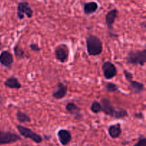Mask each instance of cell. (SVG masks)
<instances>
[{
    "label": "cell",
    "mask_w": 146,
    "mask_h": 146,
    "mask_svg": "<svg viewBox=\"0 0 146 146\" xmlns=\"http://www.w3.org/2000/svg\"><path fill=\"white\" fill-rule=\"evenodd\" d=\"M101 111L107 115L116 118V119H122L126 118L128 115V111L123 108H115L111 104L110 99L107 98H104L101 101Z\"/></svg>",
    "instance_id": "6da1fadb"
},
{
    "label": "cell",
    "mask_w": 146,
    "mask_h": 146,
    "mask_svg": "<svg viewBox=\"0 0 146 146\" xmlns=\"http://www.w3.org/2000/svg\"><path fill=\"white\" fill-rule=\"evenodd\" d=\"M86 51L89 56H98L103 52L104 45L99 37L94 34H89L87 36L86 39Z\"/></svg>",
    "instance_id": "7a4b0ae2"
},
{
    "label": "cell",
    "mask_w": 146,
    "mask_h": 146,
    "mask_svg": "<svg viewBox=\"0 0 146 146\" xmlns=\"http://www.w3.org/2000/svg\"><path fill=\"white\" fill-rule=\"evenodd\" d=\"M128 64L135 66H144L146 63V49L131 51L126 56Z\"/></svg>",
    "instance_id": "3957f363"
},
{
    "label": "cell",
    "mask_w": 146,
    "mask_h": 146,
    "mask_svg": "<svg viewBox=\"0 0 146 146\" xmlns=\"http://www.w3.org/2000/svg\"><path fill=\"white\" fill-rule=\"evenodd\" d=\"M17 128L21 136L27 138V139L31 140L35 143H41L43 141V138L39 134L36 133L33 131L30 128H27V127L21 125H17Z\"/></svg>",
    "instance_id": "277c9868"
},
{
    "label": "cell",
    "mask_w": 146,
    "mask_h": 146,
    "mask_svg": "<svg viewBox=\"0 0 146 146\" xmlns=\"http://www.w3.org/2000/svg\"><path fill=\"white\" fill-rule=\"evenodd\" d=\"M70 51L68 46L65 44H61L57 46L54 50V56L56 59L61 63L68 62L69 59Z\"/></svg>",
    "instance_id": "5b68a950"
},
{
    "label": "cell",
    "mask_w": 146,
    "mask_h": 146,
    "mask_svg": "<svg viewBox=\"0 0 146 146\" xmlns=\"http://www.w3.org/2000/svg\"><path fill=\"white\" fill-rule=\"evenodd\" d=\"M33 14H34L33 9L27 1H20L19 3L17 11V15L19 19H24L25 17L31 19L32 18Z\"/></svg>",
    "instance_id": "8992f818"
},
{
    "label": "cell",
    "mask_w": 146,
    "mask_h": 146,
    "mask_svg": "<svg viewBox=\"0 0 146 146\" xmlns=\"http://www.w3.org/2000/svg\"><path fill=\"white\" fill-rule=\"evenodd\" d=\"M19 135L9 131H0V145H8L21 141Z\"/></svg>",
    "instance_id": "52a82bcc"
},
{
    "label": "cell",
    "mask_w": 146,
    "mask_h": 146,
    "mask_svg": "<svg viewBox=\"0 0 146 146\" xmlns=\"http://www.w3.org/2000/svg\"><path fill=\"white\" fill-rule=\"evenodd\" d=\"M102 71L104 77L107 80H111L116 76L117 68L115 66L111 61H106L103 64Z\"/></svg>",
    "instance_id": "ba28073f"
},
{
    "label": "cell",
    "mask_w": 146,
    "mask_h": 146,
    "mask_svg": "<svg viewBox=\"0 0 146 146\" xmlns=\"http://www.w3.org/2000/svg\"><path fill=\"white\" fill-rule=\"evenodd\" d=\"M68 92V87L67 85L64 84V83L59 82L54 88L52 93V96L55 99L60 100L65 98Z\"/></svg>",
    "instance_id": "9c48e42d"
},
{
    "label": "cell",
    "mask_w": 146,
    "mask_h": 146,
    "mask_svg": "<svg viewBox=\"0 0 146 146\" xmlns=\"http://www.w3.org/2000/svg\"><path fill=\"white\" fill-rule=\"evenodd\" d=\"M58 141L63 146H66L71 143L72 140V135L68 130L60 129L57 132Z\"/></svg>",
    "instance_id": "30bf717a"
},
{
    "label": "cell",
    "mask_w": 146,
    "mask_h": 146,
    "mask_svg": "<svg viewBox=\"0 0 146 146\" xmlns=\"http://www.w3.org/2000/svg\"><path fill=\"white\" fill-rule=\"evenodd\" d=\"M118 9H111V11H108L106 14V24L108 29L109 30L110 32H111V31H113V24L114 23H115V19H116V18L118 17Z\"/></svg>",
    "instance_id": "8fae6325"
},
{
    "label": "cell",
    "mask_w": 146,
    "mask_h": 146,
    "mask_svg": "<svg viewBox=\"0 0 146 146\" xmlns=\"http://www.w3.org/2000/svg\"><path fill=\"white\" fill-rule=\"evenodd\" d=\"M0 64L4 67L10 68L14 64V56L9 51H3L0 54Z\"/></svg>",
    "instance_id": "7c38bea8"
},
{
    "label": "cell",
    "mask_w": 146,
    "mask_h": 146,
    "mask_svg": "<svg viewBox=\"0 0 146 146\" xmlns=\"http://www.w3.org/2000/svg\"><path fill=\"white\" fill-rule=\"evenodd\" d=\"M66 110L68 113L73 115L75 119H80L83 117L81 113V108L74 102H68L66 105Z\"/></svg>",
    "instance_id": "4fadbf2b"
},
{
    "label": "cell",
    "mask_w": 146,
    "mask_h": 146,
    "mask_svg": "<svg viewBox=\"0 0 146 146\" xmlns=\"http://www.w3.org/2000/svg\"><path fill=\"white\" fill-rule=\"evenodd\" d=\"M4 86L11 89H20L21 88V84L18 80V78L15 76H10L7 78L4 82Z\"/></svg>",
    "instance_id": "5bb4252c"
},
{
    "label": "cell",
    "mask_w": 146,
    "mask_h": 146,
    "mask_svg": "<svg viewBox=\"0 0 146 146\" xmlns=\"http://www.w3.org/2000/svg\"><path fill=\"white\" fill-rule=\"evenodd\" d=\"M129 88L134 94H141L145 91V86L143 83L131 80L129 81Z\"/></svg>",
    "instance_id": "9a60e30c"
},
{
    "label": "cell",
    "mask_w": 146,
    "mask_h": 146,
    "mask_svg": "<svg viewBox=\"0 0 146 146\" xmlns=\"http://www.w3.org/2000/svg\"><path fill=\"white\" fill-rule=\"evenodd\" d=\"M108 134L110 137L113 139H115L121 136L122 133V129H121V125L120 123H115L114 125H111L108 129Z\"/></svg>",
    "instance_id": "2e32d148"
},
{
    "label": "cell",
    "mask_w": 146,
    "mask_h": 146,
    "mask_svg": "<svg viewBox=\"0 0 146 146\" xmlns=\"http://www.w3.org/2000/svg\"><path fill=\"white\" fill-rule=\"evenodd\" d=\"M98 9V3L96 1H89L84 4V12L86 15L94 14Z\"/></svg>",
    "instance_id": "e0dca14e"
},
{
    "label": "cell",
    "mask_w": 146,
    "mask_h": 146,
    "mask_svg": "<svg viewBox=\"0 0 146 146\" xmlns=\"http://www.w3.org/2000/svg\"><path fill=\"white\" fill-rule=\"evenodd\" d=\"M17 119L20 123H25L31 122V119L29 115H27L26 113L22 112L21 111H18L16 113Z\"/></svg>",
    "instance_id": "ac0fdd59"
},
{
    "label": "cell",
    "mask_w": 146,
    "mask_h": 146,
    "mask_svg": "<svg viewBox=\"0 0 146 146\" xmlns=\"http://www.w3.org/2000/svg\"><path fill=\"white\" fill-rule=\"evenodd\" d=\"M14 52L15 57L17 58H23L25 56V52L24 49L19 45H16L14 48Z\"/></svg>",
    "instance_id": "d6986e66"
},
{
    "label": "cell",
    "mask_w": 146,
    "mask_h": 146,
    "mask_svg": "<svg viewBox=\"0 0 146 146\" xmlns=\"http://www.w3.org/2000/svg\"><path fill=\"white\" fill-rule=\"evenodd\" d=\"M105 88L108 92L110 93H115L117 92L119 89L118 86L113 82H107L105 84Z\"/></svg>",
    "instance_id": "ffe728a7"
},
{
    "label": "cell",
    "mask_w": 146,
    "mask_h": 146,
    "mask_svg": "<svg viewBox=\"0 0 146 146\" xmlns=\"http://www.w3.org/2000/svg\"><path fill=\"white\" fill-rule=\"evenodd\" d=\"M91 111L95 114H98L100 112H101V103H99L98 101H94L91 106Z\"/></svg>",
    "instance_id": "44dd1931"
},
{
    "label": "cell",
    "mask_w": 146,
    "mask_h": 146,
    "mask_svg": "<svg viewBox=\"0 0 146 146\" xmlns=\"http://www.w3.org/2000/svg\"><path fill=\"white\" fill-rule=\"evenodd\" d=\"M133 146H146V138L144 135H141L138 138V142Z\"/></svg>",
    "instance_id": "7402d4cb"
},
{
    "label": "cell",
    "mask_w": 146,
    "mask_h": 146,
    "mask_svg": "<svg viewBox=\"0 0 146 146\" xmlns=\"http://www.w3.org/2000/svg\"><path fill=\"white\" fill-rule=\"evenodd\" d=\"M30 48H31V51H36V52H38V51H41V48L39 47V46L36 43H31V44L29 45Z\"/></svg>",
    "instance_id": "603a6c76"
},
{
    "label": "cell",
    "mask_w": 146,
    "mask_h": 146,
    "mask_svg": "<svg viewBox=\"0 0 146 146\" xmlns=\"http://www.w3.org/2000/svg\"><path fill=\"white\" fill-rule=\"evenodd\" d=\"M123 74L124 76H125V78H126L127 81L129 82L130 81H131V80H133V74H131L130 71H126V70H125V71H123Z\"/></svg>",
    "instance_id": "cb8c5ba5"
},
{
    "label": "cell",
    "mask_w": 146,
    "mask_h": 146,
    "mask_svg": "<svg viewBox=\"0 0 146 146\" xmlns=\"http://www.w3.org/2000/svg\"><path fill=\"white\" fill-rule=\"evenodd\" d=\"M135 117L137 118H139V119H143V118H144L142 113H138L135 114Z\"/></svg>",
    "instance_id": "d4e9b609"
},
{
    "label": "cell",
    "mask_w": 146,
    "mask_h": 146,
    "mask_svg": "<svg viewBox=\"0 0 146 146\" xmlns=\"http://www.w3.org/2000/svg\"><path fill=\"white\" fill-rule=\"evenodd\" d=\"M1 39H0V49H1Z\"/></svg>",
    "instance_id": "484cf974"
}]
</instances>
